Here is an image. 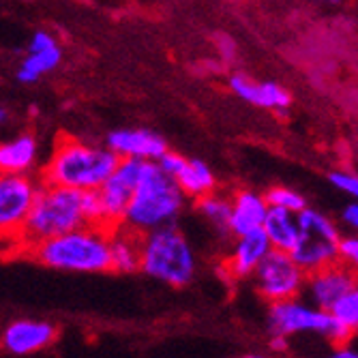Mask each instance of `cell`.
I'll return each mask as SVG.
<instances>
[{
    "instance_id": "6da1fadb",
    "label": "cell",
    "mask_w": 358,
    "mask_h": 358,
    "mask_svg": "<svg viewBox=\"0 0 358 358\" xmlns=\"http://www.w3.org/2000/svg\"><path fill=\"white\" fill-rule=\"evenodd\" d=\"M120 159L103 144L58 138L52 157L41 170V182L76 191H99L116 172Z\"/></svg>"
},
{
    "instance_id": "7a4b0ae2",
    "label": "cell",
    "mask_w": 358,
    "mask_h": 358,
    "mask_svg": "<svg viewBox=\"0 0 358 358\" xmlns=\"http://www.w3.org/2000/svg\"><path fill=\"white\" fill-rule=\"evenodd\" d=\"M88 225L90 221L86 213L84 191L43 185L35 206L28 215V221L15 241V247H20L22 251H30L32 247L45 241L78 232Z\"/></svg>"
},
{
    "instance_id": "3957f363",
    "label": "cell",
    "mask_w": 358,
    "mask_h": 358,
    "mask_svg": "<svg viewBox=\"0 0 358 358\" xmlns=\"http://www.w3.org/2000/svg\"><path fill=\"white\" fill-rule=\"evenodd\" d=\"M185 200L187 195L180 185L161 170L159 164H144L140 185L129 204L122 227L138 236L172 227L185 210Z\"/></svg>"
},
{
    "instance_id": "277c9868",
    "label": "cell",
    "mask_w": 358,
    "mask_h": 358,
    "mask_svg": "<svg viewBox=\"0 0 358 358\" xmlns=\"http://www.w3.org/2000/svg\"><path fill=\"white\" fill-rule=\"evenodd\" d=\"M39 264L64 271V273H110L112 253H110V230L99 225H88L78 232L64 234L45 241L26 251Z\"/></svg>"
},
{
    "instance_id": "5b68a950",
    "label": "cell",
    "mask_w": 358,
    "mask_h": 358,
    "mask_svg": "<svg viewBox=\"0 0 358 358\" xmlns=\"http://www.w3.org/2000/svg\"><path fill=\"white\" fill-rule=\"evenodd\" d=\"M198 271L195 251L176 225L142 236V273L170 287H185Z\"/></svg>"
},
{
    "instance_id": "8992f818",
    "label": "cell",
    "mask_w": 358,
    "mask_h": 358,
    "mask_svg": "<svg viewBox=\"0 0 358 358\" xmlns=\"http://www.w3.org/2000/svg\"><path fill=\"white\" fill-rule=\"evenodd\" d=\"M266 327L271 335L285 337V339L292 335H301V333H315V335H322L327 341H331L335 348L345 345L348 339H352L339 327V322L331 315V311L317 309L311 303L301 301V299L268 305Z\"/></svg>"
},
{
    "instance_id": "52a82bcc",
    "label": "cell",
    "mask_w": 358,
    "mask_h": 358,
    "mask_svg": "<svg viewBox=\"0 0 358 358\" xmlns=\"http://www.w3.org/2000/svg\"><path fill=\"white\" fill-rule=\"evenodd\" d=\"M301 221V238L289 255L301 266V271L309 277L322 268L339 262V227L331 217L315 208H307L299 215Z\"/></svg>"
},
{
    "instance_id": "ba28073f",
    "label": "cell",
    "mask_w": 358,
    "mask_h": 358,
    "mask_svg": "<svg viewBox=\"0 0 358 358\" xmlns=\"http://www.w3.org/2000/svg\"><path fill=\"white\" fill-rule=\"evenodd\" d=\"M307 275L283 251H273L253 275V287L268 305L296 301L305 294Z\"/></svg>"
},
{
    "instance_id": "9c48e42d",
    "label": "cell",
    "mask_w": 358,
    "mask_h": 358,
    "mask_svg": "<svg viewBox=\"0 0 358 358\" xmlns=\"http://www.w3.org/2000/svg\"><path fill=\"white\" fill-rule=\"evenodd\" d=\"M43 182L26 174L0 176V230L5 238L17 241L28 215L37 202Z\"/></svg>"
},
{
    "instance_id": "30bf717a",
    "label": "cell",
    "mask_w": 358,
    "mask_h": 358,
    "mask_svg": "<svg viewBox=\"0 0 358 358\" xmlns=\"http://www.w3.org/2000/svg\"><path fill=\"white\" fill-rule=\"evenodd\" d=\"M142 170H144L142 161L122 159L116 168V172L108 178V182L96 191L99 193L106 230L112 232V230H116V227H122L129 204H131L136 189L140 185Z\"/></svg>"
},
{
    "instance_id": "8fae6325",
    "label": "cell",
    "mask_w": 358,
    "mask_h": 358,
    "mask_svg": "<svg viewBox=\"0 0 358 358\" xmlns=\"http://www.w3.org/2000/svg\"><path fill=\"white\" fill-rule=\"evenodd\" d=\"M106 146L122 161H142V164H159L161 157L170 152L168 142L150 129H114L106 138Z\"/></svg>"
},
{
    "instance_id": "7c38bea8",
    "label": "cell",
    "mask_w": 358,
    "mask_h": 358,
    "mask_svg": "<svg viewBox=\"0 0 358 358\" xmlns=\"http://www.w3.org/2000/svg\"><path fill=\"white\" fill-rule=\"evenodd\" d=\"M358 287V277L341 262L322 268L307 277L305 299L317 309L331 311L343 296Z\"/></svg>"
},
{
    "instance_id": "4fadbf2b",
    "label": "cell",
    "mask_w": 358,
    "mask_h": 358,
    "mask_svg": "<svg viewBox=\"0 0 358 358\" xmlns=\"http://www.w3.org/2000/svg\"><path fill=\"white\" fill-rule=\"evenodd\" d=\"M58 329L48 320H13L3 331V348L13 356H30L54 343Z\"/></svg>"
},
{
    "instance_id": "5bb4252c",
    "label": "cell",
    "mask_w": 358,
    "mask_h": 358,
    "mask_svg": "<svg viewBox=\"0 0 358 358\" xmlns=\"http://www.w3.org/2000/svg\"><path fill=\"white\" fill-rule=\"evenodd\" d=\"M273 245L264 230L251 232L247 236L234 238L230 251L223 259V268L232 279H247L253 277L255 271L262 266L264 259L273 253Z\"/></svg>"
},
{
    "instance_id": "9a60e30c",
    "label": "cell",
    "mask_w": 358,
    "mask_h": 358,
    "mask_svg": "<svg viewBox=\"0 0 358 358\" xmlns=\"http://www.w3.org/2000/svg\"><path fill=\"white\" fill-rule=\"evenodd\" d=\"M230 90L245 103L262 108V110L285 114L292 106V94L281 84L271 82V80L257 82V80H251L249 76L234 73L230 78Z\"/></svg>"
},
{
    "instance_id": "2e32d148",
    "label": "cell",
    "mask_w": 358,
    "mask_h": 358,
    "mask_svg": "<svg viewBox=\"0 0 358 358\" xmlns=\"http://www.w3.org/2000/svg\"><path fill=\"white\" fill-rule=\"evenodd\" d=\"M266 195L253 189H238L232 195V219H230V236L241 238L251 232L264 230V221L268 217Z\"/></svg>"
},
{
    "instance_id": "e0dca14e",
    "label": "cell",
    "mask_w": 358,
    "mask_h": 358,
    "mask_svg": "<svg viewBox=\"0 0 358 358\" xmlns=\"http://www.w3.org/2000/svg\"><path fill=\"white\" fill-rule=\"evenodd\" d=\"M37 159H39V142L28 131L7 140L0 146V168H3V174L32 176Z\"/></svg>"
},
{
    "instance_id": "ac0fdd59",
    "label": "cell",
    "mask_w": 358,
    "mask_h": 358,
    "mask_svg": "<svg viewBox=\"0 0 358 358\" xmlns=\"http://www.w3.org/2000/svg\"><path fill=\"white\" fill-rule=\"evenodd\" d=\"M112 271L120 275L142 271V236L129 232L127 227H116L110 232Z\"/></svg>"
},
{
    "instance_id": "d6986e66",
    "label": "cell",
    "mask_w": 358,
    "mask_h": 358,
    "mask_svg": "<svg viewBox=\"0 0 358 358\" xmlns=\"http://www.w3.org/2000/svg\"><path fill=\"white\" fill-rule=\"evenodd\" d=\"M264 234L268 236L275 251L292 253L301 238L299 215L281 210V208H271L264 221Z\"/></svg>"
},
{
    "instance_id": "ffe728a7",
    "label": "cell",
    "mask_w": 358,
    "mask_h": 358,
    "mask_svg": "<svg viewBox=\"0 0 358 358\" xmlns=\"http://www.w3.org/2000/svg\"><path fill=\"white\" fill-rule=\"evenodd\" d=\"M176 182L180 185L187 198H193L195 202L217 193V178H215L213 170L200 159H189L187 168L176 178Z\"/></svg>"
},
{
    "instance_id": "44dd1931",
    "label": "cell",
    "mask_w": 358,
    "mask_h": 358,
    "mask_svg": "<svg viewBox=\"0 0 358 358\" xmlns=\"http://www.w3.org/2000/svg\"><path fill=\"white\" fill-rule=\"evenodd\" d=\"M60 60H62L60 45L50 48V50H39V52H26V56L22 58L20 67L15 71V78L22 84H35L39 78L54 71L60 64Z\"/></svg>"
},
{
    "instance_id": "7402d4cb",
    "label": "cell",
    "mask_w": 358,
    "mask_h": 358,
    "mask_svg": "<svg viewBox=\"0 0 358 358\" xmlns=\"http://www.w3.org/2000/svg\"><path fill=\"white\" fill-rule=\"evenodd\" d=\"M198 213L215 227L219 234L230 236V219H232V198L223 193H213L208 198L195 202Z\"/></svg>"
},
{
    "instance_id": "603a6c76",
    "label": "cell",
    "mask_w": 358,
    "mask_h": 358,
    "mask_svg": "<svg viewBox=\"0 0 358 358\" xmlns=\"http://www.w3.org/2000/svg\"><path fill=\"white\" fill-rule=\"evenodd\" d=\"M264 195H266V202H268L271 208H281V210L294 213V215H301L303 210L309 208L305 195H301L296 189H289V187H283V185L271 187Z\"/></svg>"
},
{
    "instance_id": "cb8c5ba5",
    "label": "cell",
    "mask_w": 358,
    "mask_h": 358,
    "mask_svg": "<svg viewBox=\"0 0 358 358\" xmlns=\"http://www.w3.org/2000/svg\"><path fill=\"white\" fill-rule=\"evenodd\" d=\"M331 315L339 322V327L350 335H358V287L352 289L348 296H343L333 309Z\"/></svg>"
},
{
    "instance_id": "d4e9b609",
    "label": "cell",
    "mask_w": 358,
    "mask_h": 358,
    "mask_svg": "<svg viewBox=\"0 0 358 358\" xmlns=\"http://www.w3.org/2000/svg\"><path fill=\"white\" fill-rule=\"evenodd\" d=\"M339 262L345 264L358 277V236H343L339 245Z\"/></svg>"
},
{
    "instance_id": "484cf974",
    "label": "cell",
    "mask_w": 358,
    "mask_h": 358,
    "mask_svg": "<svg viewBox=\"0 0 358 358\" xmlns=\"http://www.w3.org/2000/svg\"><path fill=\"white\" fill-rule=\"evenodd\" d=\"M329 180L333 187H337L339 191L350 195L354 202H358V174H352L345 170H335V172H331Z\"/></svg>"
},
{
    "instance_id": "4316f807",
    "label": "cell",
    "mask_w": 358,
    "mask_h": 358,
    "mask_svg": "<svg viewBox=\"0 0 358 358\" xmlns=\"http://www.w3.org/2000/svg\"><path fill=\"white\" fill-rule=\"evenodd\" d=\"M187 164H189V159L182 157L180 152H174V150L166 152L164 157H161V161H159L161 170H164L168 176H172L174 180L182 174V170L187 168Z\"/></svg>"
},
{
    "instance_id": "83f0119b",
    "label": "cell",
    "mask_w": 358,
    "mask_h": 358,
    "mask_svg": "<svg viewBox=\"0 0 358 358\" xmlns=\"http://www.w3.org/2000/svg\"><path fill=\"white\" fill-rule=\"evenodd\" d=\"M58 41L52 32L48 30H37L35 35L30 37L28 45H26V52H39V50H50V48H56Z\"/></svg>"
},
{
    "instance_id": "f1b7e54d",
    "label": "cell",
    "mask_w": 358,
    "mask_h": 358,
    "mask_svg": "<svg viewBox=\"0 0 358 358\" xmlns=\"http://www.w3.org/2000/svg\"><path fill=\"white\" fill-rule=\"evenodd\" d=\"M341 223L345 227H350L354 234H358V202H350V204L343 206V210H341Z\"/></svg>"
},
{
    "instance_id": "f546056e",
    "label": "cell",
    "mask_w": 358,
    "mask_h": 358,
    "mask_svg": "<svg viewBox=\"0 0 358 358\" xmlns=\"http://www.w3.org/2000/svg\"><path fill=\"white\" fill-rule=\"evenodd\" d=\"M324 358H358V350H354L350 345H337Z\"/></svg>"
},
{
    "instance_id": "4dcf8cb0",
    "label": "cell",
    "mask_w": 358,
    "mask_h": 358,
    "mask_svg": "<svg viewBox=\"0 0 358 358\" xmlns=\"http://www.w3.org/2000/svg\"><path fill=\"white\" fill-rule=\"evenodd\" d=\"M268 348H271V352H275V354H283V352H287V339H285V337L271 335Z\"/></svg>"
},
{
    "instance_id": "1f68e13d",
    "label": "cell",
    "mask_w": 358,
    "mask_h": 358,
    "mask_svg": "<svg viewBox=\"0 0 358 358\" xmlns=\"http://www.w3.org/2000/svg\"><path fill=\"white\" fill-rule=\"evenodd\" d=\"M236 358H273V356H266V354H257V352H251V354H243V356H236Z\"/></svg>"
},
{
    "instance_id": "d6a6232c",
    "label": "cell",
    "mask_w": 358,
    "mask_h": 358,
    "mask_svg": "<svg viewBox=\"0 0 358 358\" xmlns=\"http://www.w3.org/2000/svg\"><path fill=\"white\" fill-rule=\"evenodd\" d=\"M9 120V112H7V108H0V122H7Z\"/></svg>"
}]
</instances>
